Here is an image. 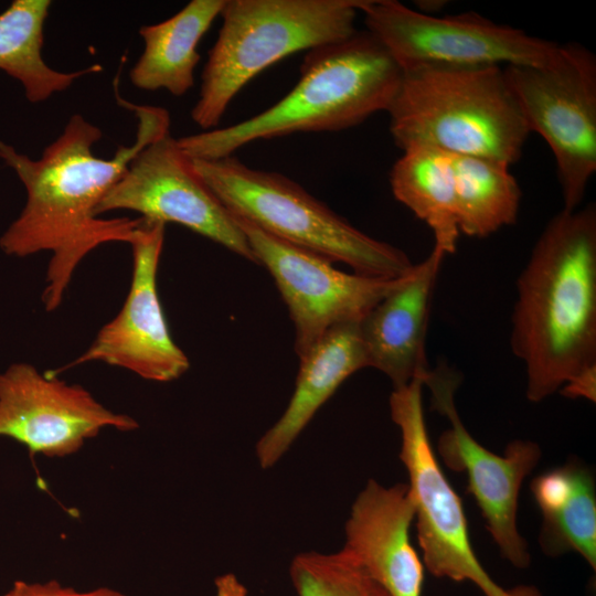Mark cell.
<instances>
[{"instance_id": "16", "label": "cell", "mask_w": 596, "mask_h": 596, "mask_svg": "<svg viewBox=\"0 0 596 596\" xmlns=\"http://www.w3.org/2000/svg\"><path fill=\"white\" fill-rule=\"evenodd\" d=\"M446 254L434 246L414 264L404 281L359 322L369 366L383 372L394 389L428 373L426 333L437 277Z\"/></svg>"}, {"instance_id": "1", "label": "cell", "mask_w": 596, "mask_h": 596, "mask_svg": "<svg viewBox=\"0 0 596 596\" xmlns=\"http://www.w3.org/2000/svg\"><path fill=\"white\" fill-rule=\"evenodd\" d=\"M118 100L135 113L137 135L110 159L94 155L103 134L81 115L70 118L38 160L0 140V158L26 191L25 205L1 235L0 248L14 257L51 253L42 294L47 311L61 305L74 272L92 251L111 242L131 244L143 224L142 217L102 219L96 209L138 152L169 132L170 117L160 107Z\"/></svg>"}, {"instance_id": "26", "label": "cell", "mask_w": 596, "mask_h": 596, "mask_svg": "<svg viewBox=\"0 0 596 596\" xmlns=\"http://www.w3.org/2000/svg\"><path fill=\"white\" fill-rule=\"evenodd\" d=\"M508 592L509 596H541L539 589L531 585H519Z\"/></svg>"}, {"instance_id": "20", "label": "cell", "mask_w": 596, "mask_h": 596, "mask_svg": "<svg viewBox=\"0 0 596 596\" xmlns=\"http://www.w3.org/2000/svg\"><path fill=\"white\" fill-rule=\"evenodd\" d=\"M50 7L47 0H14L0 13V70L15 78L34 104L67 89L83 75L102 70L92 65L66 73L46 64L42 49Z\"/></svg>"}, {"instance_id": "25", "label": "cell", "mask_w": 596, "mask_h": 596, "mask_svg": "<svg viewBox=\"0 0 596 596\" xmlns=\"http://www.w3.org/2000/svg\"><path fill=\"white\" fill-rule=\"evenodd\" d=\"M561 393L567 397H585L595 402L596 396V364L592 365L573 379L567 381L561 389Z\"/></svg>"}, {"instance_id": "2", "label": "cell", "mask_w": 596, "mask_h": 596, "mask_svg": "<svg viewBox=\"0 0 596 596\" xmlns=\"http://www.w3.org/2000/svg\"><path fill=\"white\" fill-rule=\"evenodd\" d=\"M510 344L541 402L596 364V207L561 210L517 280Z\"/></svg>"}, {"instance_id": "14", "label": "cell", "mask_w": 596, "mask_h": 596, "mask_svg": "<svg viewBox=\"0 0 596 596\" xmlns=\"http://www.w3.org/2000/svg\"><path fill=\"white\" fill-rule=\"evenodd\" d=\"M164 225L143 220L130 244L131 284L120 311L67 368L99 361L155 382H170L188 371L189 359L170 334L157 288Z\"/></svg>"}, {"instance_id": "7", "label": "cell", "mask_w": 596, "mask_h": 596, "mask_svg": "<svg viewBox=\"0 0 596 596\" xmlns=\"http://www.w3.org/2000/svg\"><path fill=\"white\" fill-rule=\"evenodd\" d=\"M503 70L530 132L553 152L563 210L578 209L596 171V56L571 42L546 65Z\"/></svg>"}, {"instance_id": "5", "label": "cell", "mask_w": 596, "mask_h": 596, "mask_svg": "<svg viewBox=\"0 0 596 596\" xmlns=\"http://www.w3.org/2000/svg\"><path fill=\"white\" fill-rule=\"evenodd\" d=\"M191 161L232 215L277 240L366 276L398 278L414 266L402 249L361 232L284 174L249 168L234 156Z\"/></svg>"}, {"instance_id": "4", "label": "cell", "mask_w": 596, "mask_h": 596, "mask_svg": "<svg viewBox=\"0 0 596 596\" xmlns=\"http://www.w3.org/2000/svg\"><path fill=\"white\" fill-rule=\"evenodd\" d=\"M386 111L403 151L434 148L510 167L530 134L504 70L497 65L405 70Z\"/></svg>"}, {"instance_id": "11", "label": "cell", "mask_w": 596, "mask_h": 596, "mask_svg": "<svg viewBox=\"0 0 596 596\" xmlns=\"http://www.w3.org/2000/svg\"><path fill=\"white\" fill-rule=\"evenodd\" d=\"M138 212L148 222H174L257 264L233 215L196 174L170 131L143 147L99 202L96 215Z\"/></svg>"}, {"instance_id": "17", "label": "cell", "mask_w": 596, "mask_h": 596, "mask_svg": "<svg viewBox=\"0 0 596 596\" xmlns=\"http://www.w3.org/2000/svg\"><path fill=\"white\" fill-rule=\"evenodd\" d=\"M359 322L332 328L299 358L292 396L280 418L256 444V457L263 469L273 467L284 456L342 382L369 366Z\"/></svg>"}, {"instance_id": "3", "label": "cell", "mask_w": 596, "mask_h": 596, "mask_svg": "<svg viewBox=\"0 0 596 596\" xmlns=\"http://www.w3.org/2000/svg\"><path fill=\"white\" fill-rule=\"evenodd\" d=\"M403 70L369 31L307 52L295 87L272 107L225 128L178 139L190 159H220L253 141L338 131L387 110Z\"/></svg>"}, {"instance_id": "23", "label": "cell", "mask_w": 596, "mask_h": 596, "mask_svg": "<svg viewBox=\"0 0 596 596\" xmlns=\"http://www.w3.org/2000/svg\"><path fill=\"white\" fill-rule=\"evenodd\" d=\"M298 596H391L349 554H298L289 568Z\"/></svg>"}, {"instance_id": "6", "label": "cell", "mask_w": 596, "mask_h": 596, "mask_svg": "<svg viewBox=\"0 0 596 596\" xmlns=\"http://www.w3.org/2000/svg\"><path fill=\"white\" fill-rule=\"evenodd\" d=\"M364 0H226L191 110L202 129L217 126L230 103L257 74L288 55L356 32Z\"/></svg>"}, {"instance_id": "24", "label": "cell", "mask_w": 596, "mask_h": 596, "mask_svg": "<svg viewBox=\"0 0 596 596\" xmlns=\"http://www.w3.org/2000/svg\"><path fill=\"white\" fill-rule=\"evenodd\" d=\"M2 596H126L125 594L110 589L97 588L89 592H78L71 587H64L58 582L28 583L17 581L12 587Z\"/></svg>"}, {"instance_id": "10", "label": "cell", "mask_w": 596, "mask_h": 596, "mask_svg": "<svg viewBox=\"0 0 596 596\" xmlns=\"http://www.w3.org/2000/svg\"><path fill=\"white\" fill-rule=\"evenodd\" d=\"M257 264L273 276L295 326V351L306 354L329 330L359 322L408 275L398 278L349 274L332 262L277 240L234 216Z\"/></svg>"}, {"instance_id": "18", "label": "cell", "mask_w": 596, "mask_h": 596, "mask_svg": "<svg viewBox=\"0 0 596 596\" xmlns=\"http://www.w3.org/2000/svg\"><path fill=\"white\" fill-rule=\"evenodd\" d=\"M226 0H192L171 18L143 25V51L130 71L132 84L145 91L184 95L194 85L198 44L220 15Z\"/></svg>"}, {"instance_id": "19", "label": "cell", "mask_w": 596, "mask_h": 596, "mask_svg": "<svg viewBox=\"0 0 596 596\" xmlns=\"http://www.w3.org/2000/svg\"><path fill=\"white\" fill-rule=\"evenodd\" d=\"M531 490L543 514V551L549 555L575 551L595 570L596 499L588 469L570 462L536 477Z\"/></svg>"}, {"instance_id": "13", "label": "cell", "mask_w": 596, "mask_h": 596, "mask_svg": "<svg viewBox=\"0 0 596 596\" xmlns=\"http://www.w3.org/2000/svg\"><path fill=\"white\" fill-rule=\"evenodd\" d=\"M130 432L138 422L116 413L78 384L18 362L0 372V437L31 454L62 458L79 450L105 428Z\"/></svg>"}, {"instance_id": "9", "label": "cell", "mask_w": 596, "mask_h": 596, "mask_svg": "<svg viewBox=\"0 0 596 596\" xmlns=\"http://www.w3.org/2000/svg\"><path fill=\"white\" fill-rule=\"evenodd\" d=\"M415 377L390 396L393 422L402 436L400 458L409 477L418 542L427 570L436 577L469 581L485 596H509L485 571L470 543L462 503L445 477L427 434L422 390Z\"/></svg>"}, {"instance_id": "8", "label": "cell", "mask_w": 596, "mask_h": 596, "mask_svg": "<svg viewBox=\"0 0 596 596\" xmlns=\"http://www.w3.org/2000/svg\"><path fill=\"white\" fill-rule=\"evenodd\" d=\"M364 24L405 71L424 65L543 66L561 44L478 13L437 17L395 0H364Z\"/></svg>"}, {"instance_id": "21", "label": "cell", "mask_w": 596, "mask_h": 596, "mask_svg": "<svg viewBox=\"0 0 596 596\" xmlns=\"http://www.w3.org/2000/svg\"><path fill=\"white\" fill-rule=\"evenodd\" d=\"M403 152L390 173L395 199L432 230L434 246L446 255L455 253L460 233L455 214L450 153L426 147Z\"/></svg>"}, {"instance_id": "15", "label": "cell", "mask_w": 596, "mask_h": 596, "mask_svg": "<svg viewBox=\"0 0 596 596\" xmlns=\"http://www.w3.org/2000/svg\"><path fill=\"white\" fill-rule=\"evenodd\" d=\"M415 518L408 485L369 480L354 500L341 549L391 596H421L424 567L409 541Z\"/></svg>"}, {"instance_id": "22", "label": "cell", "mask_w": 596, "mask_h": 596, "mask_svg": "<svg viewBox=\"0 0 596 596\" xmlns=\"http://www.w3.org/2000/svg\"><path fill=\"white\" fill-rule=\"evenodd\" d=\"M450 157L459 233L487 237L514 224L522 193L509 166L479 157Z\"/></svg>"}, {"instance_id": "12", "label": "cell", "mask_w": 596, "mask_h": 596, "mask_svg": "<svg viewBox=\"0 0 596 596\" xmlns=\"http://www.w3.org/2000/svg\"><path fill=\"white\" fill-rule=\"evenodd\" d=\"M423 384L430 391L432 407L450 423L439 437V455L450 469L467 472V491L476 499L501 555L517 567H526L530 554L518 532V498L524 478L540 460V447L517 439L507 446L504 456L491 453L469 434L458 415L454 396L459 375L438 365L428 371Z\"/></svg>"}]
</instances>
